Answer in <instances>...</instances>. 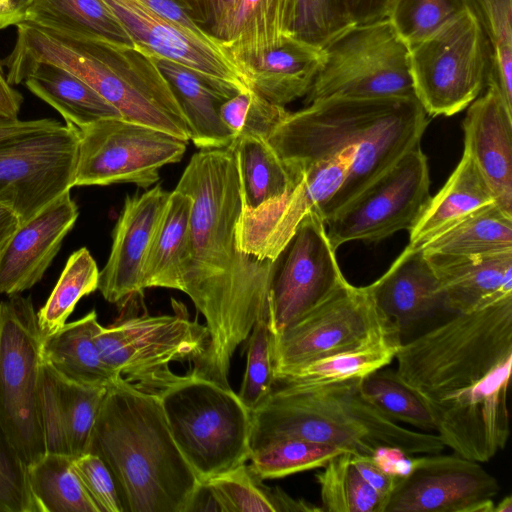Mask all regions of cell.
Segmentation results:
<instances>
[{
  "instance_id": "6da1fadb",
  "label": "cell",
  "mask_w": 512,
  "mask_h": 512,
  "mask_svg": "<svg viewBox=\"0 0 512 512\" xmlns=\"http://www.w3.org/2000/svg\"><path fill=\"white\" fill-rule=\"evenodd\" d=\"M175 189L193 199L181 291L204 316L208 330L205 350L193 361L192 370L230 387L231 359L237 347L269 312L276 262L238 247L243 202L233 144L199 149Z\"/></svg>"
},
{
  "instance_id": "7a4b0ae2",
  "label": "cell",
  "mask_w": 512,
  "mask_h": 512,
  "mask_svg": "<svg viewBox=\"0 0 512 512\" xmlns=\"http://www.w3.org/2000/svg\"><path fill=\"white\" fill-rule=\"evenodd\" d=\"M396 372L427 404L435 431L456 454L484 463L510 435L512 295L457 313L402 343Z\"/></svg>"
},
{
  "instance_id": "3957f363",
  "label": "cell",
  "mask_w": 512,
  "mask_h": 512,
  "mask_svg": "<svg viewBox=\"0 0 512 512\" xmlns=\"http://www.w3.org/2000/svg\"><path fill=\"white\" fill-rule=\"evenodd\" d=\"M429 118L415 96H331L288 113L267 141L293 177L343 151L355 160L338 192L319 212L324 221L420 145Z\"/></svg>"
},
{
  "instance_id": "277c9868",
  "label": "cell",
  "mask_w": 512,
  "mask_h": 512,
  "mask_svg": "<svg viewBox=\"0 0 512 512\" xmlns=\"http://www.w3.org/2000/svg\"><path fill=\"white\" fill-rule=\"evenodd\" d=\"M86 452L110 469L123 512H190L202 484L176 445L158 396L122 377L107 387Z\"/></svg>"
},
{
  "instance_id": "5b68a950",
  "label": "cell",
  "mask_w": 512,
  "mask_h": 512,
  "mask_svg": "<svg viewBox=\"0 0 512 512\" xmlns=\"http://www.w3.org/2000/svg\"><path fill=\"white\" fill-rule=\"evenodd\" d=\"M17 37L2 61L10 85L24 83L39 63L67 69L114 106L123 119L189 141L185 115L154 57L134 45L115 44L42 27L16 25Z\"/></svg>"
},
{
  "instance_id": "8992f818",
  "label": "cell",
  "mask_w": 512,
  "mask_h": 512,
  "mask_svg": "<svg viewBox=\"0 0 512 512\" xmlns=\"http://www.w3.org/2000/svg\"><path fill=\"white\" fill-rule=\"evenodd\" d=\"M359 380L313 386L273 384L251 410V453L285 438L370 456L381 446L398 447L410 455L444 449L437 433L414 431L383 415L363 396Z\"/></svg>"
},
{
  "instance_id": "52a82bcc",
  "label": "cell",
  "mask_w": 512,
  "mask_h": 512,
  "mask_svg": "<svg viewBox=\"0 0 512 512\" xmlns=\"http://www.w3.org/2000/svg\"><path fill=\"white\" fill-rule=\"evenodd\" d=\"M157 396L171 435L200 483L249 460L251 410L231 387L191 370Z\"/></svg>"
},
{
  "instance_id": "ba28073f",
  "label": "cell",
  "mask_w": 512,
  "mask_h": 512,
  "mask_svg": "<svg viewBox=\"0 0 512 512\" xmlns=\"http://www.w3.org/2000/svg\"><path fill=\"white\" fill-rule=\"evenodd\" d=\"M171 304L173 314L124 312L111 325L100 324L95 334L105 363L136 388L155 395L179 376L170 364L195 361L208 341L206 326L191 320L182 302L172 299Z\"/></svg>"
},
{
  "instance_id": "9c48e42d",
  "label": "cell",
  "mask_w": 512,
  "mask_h": 512,
  "mask_svg": "<svg viewBox=\"0 0 512 512\" xmlns=\"http://www.w3.org/2000/svg\"><path fill=\"white\" fill-rule=\"evenodd\" d=\"M491 68L487 38L467 9L409 46L414 95L428 116L466 109L487 86Z\"/></svg>"
},
{
  "instance_id": "30bf717a",
  "label": "cell",
  "mask_w": 512,
  "mask_h": 512,
  "mask_svg": "<svg viewBox=\"0 0 512 512\" xmlns=\"http://www.w3.org/2000/svg\"><path fill=\"white\" fill-rule=\"evenodd\" d=\"M323 64L305 104L331 96H415L409 46L387 17L352 24L323 47Z\"/></svg>"
},
{
  "instance_id": "8fae6325",
  "label": "cell",
  "mask_w": 512,
  "mask_h": 512,
  "mask_svg": "<svg viewBox=\"0 0 512 512\" xmlns=\"http://www.w3.org/2000/svg\"><path fill=\"white\" fill-rule=\"evenodd\" d=\"M42 342L30 297L18 294L0 301V425L27 466L46 454Z\"/></svg>"
},
{
  "instance_id": "7c38bea8",
  "label": "cell",
  "mask_w": 512,
  "mask_h": 512,
  "mask_svg": "<svg viewBox=\"0 0 512 512\" xmlns=\"http://www.w3.org/2000/svg\"><path fill=\"white\" fill-rule=\"evenodd\" d=\"M401 336L376 304L368 286L348 281L278 334H273L274 372L332 354Z\"/></svg>"
},
{
  "instance_id": "4fadbf2b",
  "label": "cell",
  "mask_w": 512,
  "mask_h": 512,
  "mask_svg": "<svg viewBox=\"0 0 512 512\" xmlns=\"http://www.w3.org/2000/svg\"><path fill=\"white\" fill-rule=\"evenodd\" d=\"M74 187L133 183L148 189L159 169L181 161L187 141L128 121L105 118L80 130Z\"/></svg>"
},
{
  "instance_id": "5bb4252c",
  "label": "cell",
  "mask_w": 512,
  "mask_h": 512,
  "mask_svg": "<svg viewBox=\"0 0 512 512\" xmlns=\"http://www.w3.org/2000/svg\"><path fill=\"white\" fill-rule=\"evenodd\" d=\"M429 166L421 145L325 219L331 245L350 241L378 243L398 231H410L427 206Z\"/></svg>"
},
{
  "instance_id": "9a60e30c",
  "label": "cell",
  "mask_w": 512,
  "mask_h": 512,
  "mask_svg": "<svg viewBox=\"0 0 512 512\" xmlns=\"http://www.w3.org/2000/svg\"><path fill=\"white\" fill-rule=\"evenodd\" d=\"M79 132L59 125L0 142V205L20 224L74 187Z\"/></svg>"
},
{
  "instance_id": "2e32d148",
  "label": "cell",
  "mask_w": 512,
  "mask_h": 512,
  "mask_svg": "<svg viewBox=\"0 0 512 512\" xmlns=\"http://www.w3.org/2000/svg\"><path fill=\"white\" fill-rule=\"evenodd\" d=\"M269 322L278 334L346 282L317 210L306 214L275 259Z\"/></svg>"
},
{
  "instance_id": "e0dca14e",
  "label": "cell",
  "mask_w": 512,
  "mask_h": 512,
  "mask_svg": "<svg viewBox=\"0 0 512 512\" xmlns=\"http://www.w3.org/2000/svg\"><path fill=\"white\" fill-rule=\"evenodd\" d=\"M498 480L481 463L458 454L412 457L384 512H493Z\"/></svg>"
},
{
  "instance_id": "ac0fdd59",
  "label": "cell",
  "mask_w": 512,
  "mask_h": 512,
  "mask_svg": "<svg viewBox=\"0 0 512 512\" xmlns=\"http://www.w3.org/2000/svg\"><path fill=\"white\" fill-rule=\"evenodd\" d=\"M355 160V152L343 151L319 160L302 172L297 185L281 198L254 210H242L237 225L241 251L259 259L275 260L302 218L318 212L338 192Z\"/></svg>"
},
{
  "instance_id": "d6986e66",
  "label": "cell",
  "mask_w": 512,
  "mask_h": 512,
  "mask_svg": "<svg viewBox=\"0 0 512 512\" xmlns=\"http://www.w3.org/2000/svg\"><path fill=\"white\" fill-rule=\"evenodd\" d=\"M131 41L153 57L181 64L209 81L250 89L220 49L165 19L138 0H102Z\"/></svg>"
},
{
  "instance_id": "ffe728a7",
  "label": "cell",
  "mask_w": 512,
  "mask_h": 512,
  "mask_svg": "<svg viewBox=\"0 0 512 512\" xmlns=\"http://www.w3.org/2000/svg\"><path fill=\"white\" fill-rule=\"evenodd\" d=\"M170 192L160 185L127 196L112 233L109 257L100 271L98 290L119 307L142 296V266Z\"/></svg>"
},
{
  "instance_id": "44dd1931",
  "label": "cell",
  "mask_w": 512,
  "mask_h": 512,
  "mask_svg": "<svg viewBox=\"0 0 512 512\" xmlns=\"http://www.w3.org/2000/svg\"><path fill=\"white\" fill-rule=\"evenodd\" d=\"M78 216L68 191L18 226L0 255V295L21 294L42 279Z\"/></svg>"
},
{
  "instance_id": "7402d4cb",
  "label": "cell",
  "mask_w": 512,
  "mask_h": 512,
  "mask_svg": "<svg viewBox=\"0 0 512 512\" xmlns=\"http://www.w3.org/2000/svg\"><path fill=\"white\" fill-rule=\"evenodd\" d=\"M486 87L467 107L464 149L490 187L495 204L512 215V108L494 81Z\"/></svg>"
},
{
  "instance_id": "603a6c76",
  "label": "cell",
  "mask_w": 512,
  "mask_h": 512,
  "mask_svg": "<svg viewBox=\"0 0 512 512\" xmlns=\"http://www.w3.org/2000/svg\"><path fill=\"white\" fill-rule=\"evenodd\" d=\"M368 288L400 333L447 311L438 279L421 248L408 244L388 270Z\"/></svg>"
},
{
  "instance_id": "cb8c5ba5",
  "label": "cell",
  "mask_w": 512,
  "mask_h": 512,
  "mask_svg": "<svg viewBox=\"0 0 512 512\" xmlns=\"http://www.w3.org/2000/svg\"><path fill=\"white\" fill-rule=\"evenodd\" d=\"M424 255L451 314L467 313L512 295V251L471 256Z\"/></svg>"
},
{
  "instance_id": "d4e9b609",
  "label": "cell",
  "mask_w": 512,
  "mask_h": 512,
  "mask_svg": "<svg viewBox=\"0 0 512 512\" xmlns=\"http://www.w3.org/2000/svg\"><path fill=\"white\" fill-rule=\"evenodd\" d=\"M323 59L322 47L290 36L279 47L236 68L251 90L285 107L306 96Z\"/></svg>"
},
{
  "instance_id": "484cf974",
  "label": "cell",
  "mask_w": 512,
  "mask_h": 512,
  "mask_svg": "<svg viewBox=\"0 0 512 512\" xmlns=\"http://www.w3.org/2000/svg\"><path fill=\"white\" fill-rule=\"evenodd\" d=\"M295 11L296 0H237L217 46L236 68L292 36Z\"/></svg>"
},
{
  "instance_id": "4316f807",
  "label": "cell",
  "mask_w": 512,
  "mask_h": 512,
  "mask_svg": "<svg viewBox=\"0 0 512 512\" xmlns=\"http://www.w3.org/2000/svg\"><path fill=\"white\" fill-rule=\"evenodd\" d=\"M154 60L185 115L194 145L199 149L232 145L236 137L221 122L218 109L241 90L209 81L176 62L159 57Z\"/></svg>"
},
{
  "instance_id": "83f0119b",
  "label": "cell",
  "mask_w": 512,
  "mask_h": 512,
  "mask_svg": "<svg viewBox=\"0 0 512 512\" xmlns=\"http://www.w3.org/2000/svg\"><path fill=\"white\" fill-rule=\"evenodd\" d=\"M492 203L495 199L490 187L464 149L446 183L431 196L417 223L409 231L408 244L421 248L456 222Z\"/></svg>"
},
{
  "instance_id": "f1b7e54d",
  "label": "cell",
  "mask_w": 512,
  "mask_h": 512,
  "mask_svg": "<svg viewBox=\"0 0 512 512\" xmlns=\"http://www.w3.org/2000/svg\"><path fill=\"white\" fill-rule=\"evenodd\" d=\"M100 323L95 310L65 323L43 339L42 359L61 377L93 386L108 387L119 377L103 360L95 342Z\"/></svg>"
},
{
  "instance_id": "f546056e",
  "label": "cell",
  "mask_w": 512,
  "mask_h": 512,
  "mask_svg": "<svg viewBox=\"0 0 512 512\" xmlns=\"http://www.w3.org/2000/svg\"><path fill=\"white\" fill-rule=\"evenodd\" d=\"M192 205L191 196L176 189L170 192L143 262V289L162 287L181 291Z\"/></svg>"
},
{
  "instance_id": "4dcf8cb0",
  "label": "cell",
  "mask_w": 512,
  "mask_h": 512,
  "mask_svg": "<svg viewBox=\"0 0 512 512\" xmlns=\"http://www.w3.org/2000/svg\"><path fill=\"white\" fill-rule=\"evenodd\" d=\"M28 90L54 108L67 125L80 130L105 118H122L120 112L92 87L65 68L39 63L24 81Z\"/></svg>"
},
{
  "instance_id": "1f68e13d",
  "label": "cell",
  "mask_w": 512,
  "mask_h": 512,
  "mask_svg": "<svg viewBox=\"0 0 512 512\" xmlns=\"http://www.w3.org/2000/svg\"><path fill=\"white\" fill-rule=\"evenodd\" d=\"M243 210L279 199L300 181L292 176L266 137L243 133L233 143Z\"/></svg>"
},
{
  "instance_id": "d6a6232c",
  "label": "cell",
  "mask_w": 512,
  "mask_h": 512,
  "mask_svg": "<svg viewBox=\"0 0 512 512\" xmlns=\"http://www.w3.org/2000/svg\"><path fill=\"white\" fill-rule=\"evenodd\" d=\"M21 22L115 44L134 45L102 0H32Z\"/></svg>"
},
{
  "instance_id": "836d02e7",
  "label": "cell",
  "mask_w": 512,
  "mask_h": 512,
  "mask_svg": "<svg viewBox=\"0 0 512 512\" xmlns=\"http://www.w3.org/2000/svg\"><path fill=\"white\" fill-rule=\"evenodd\" d=\"M402 343L401 336H393L362 348L276 371L273 384L313 386L361 379L389 365Z\"/></svg>"
},
{
  "instance_id": "e575fe53",
  "label": "cell",
  "mask_w": 512,
  "mask_h": 512,
  "mask_svg": "<svg viewBox=\"0 0 512 512\" xmlns=\"http://www.w3.org/2000/svg\"><path fill=\"white\" fill-rule=\"evenodd\" d=\"M425 254L458 256L512 251V215L495 203L483 206L426 242Z\"/></svg>"
},
{
  "instance_id": "d590c367",
  "label": "cell",
  "mask_w": 512,
  "mask_h": 512,
  "mask_svg": "<svg viewBox=\"0 0 512 512\" xmlns=\"http://www.w3.org/2000/svg\"><path fill=\"white\" fill-rule=\"evenodd\" d=\"M37 512H99L72 466V457L47 452L27 467Z\"/></svg>"
},
{
  "instance_id": "8d00e7d4",
  "label": "cell",
  "mask_w": 512,
  "mask_h": 512,
  "mask_svg": "<svg viewBox=\"0 0 512 512\" xmlns=\"http://www.w3.org/2000/svg\"><path fill=\"white\" fill-rule=\"evenodd\" d=\"M99 277L97 263L86 247L74 251L69 256L51 294L37 312L43 339L66 323L82 297L98 289Z\"/></svg>"
},
{
  "instance_id": "74e56055",
  "label": "cell",
  "mask_w": 512,
  "mask_h": 512,
  "mask_svg": "<svg viewBox=\"0 0 512 512\" xmlns=\"http://www.w3.org/2000/svg\"><path fill=\"white\" fill-rule=\"evenodd\" d=\"M352 453L334 456L315 474L322 511L384 512L387 500L361 477L352 462Z\"/></svg>"
},
{
  "instance_id": "f35d334b",
  "label": "cell",
  "mask_w": 512,
  "mask_h": 512,
  "mask_svg": "<svg viewBox=\"0 0 512 512\" xmlns=\"http://www.w3.org/2000/svg\"><path fill=\"white\" fill-rule=\"evenodd\" d=\"M363 396L383 415L424 431H435L431 412L424 400L407 384L396 370L385 367L359 380Z\"/></svg>"
},
{
  "instance_id": "ab89813d",
  "label": "cell",
  "mask_w": 512,
  "mask_h": 512,
  "mask_svg": "<svg viewBox=\"0 0 512 512\" xmlns=\"http://www.w3.org/2000/svg\"><path fill=\"white\" fill-rule=\"evenodd\" d=\"M476 19L491 50L492 68L488 79L499 87L512 108V0H463Z\"/></svg>"
},
{
  "instance_id": "60d3db41",
  "label": "cell",
  "mask_w": 512,
  "mask_h": 512,
  "mask_svg": "<svg viewBox=\"0 0 512 512\" xmlns=\"http://www.w3.org/2000/svg\"><path fill=\"white\" fill-rule=\"evenodd\" d=\"M343 448L298 438L273 441L253 451L250 468L262 480L282 478L292 474L322 468Z\"/></svg>"
},
{
  "instance_id": "b9f144b4",
  "label": "cell",
  "mask_w": 512,
  "mask_h": 512,
  "mask_svg": "<svg viewBox=\"0 0 512 512\" xmlns=\"http://www.w3.org/2000/svg\"><path fill=\"white\" fill-rule=\"evenodd\" d=\"M205 484L222 512H283L287 493L270 488L243 463Z\"/></svg>"
},
{
  "instance_id": "7bdbcfd3",
  "label": "cell",
  "mask_w": 512,
  "mask_h": 512,
  "mask_svg": "<svg viewBox=\"0 0 512 512\" xmlns=\"http://www.w3.org/2000/svg\"><path fill=\"white\" fill-rule=\"evenodd\" d=\"M56 376L65 418L70 455L74 458L87 451L91 433L107 387L73 382L61 377L57 373Z\"/></svg>"
},
{
  "instance_id": "ee69618b",
  "label": "cell",
  "mask_w": 512,
  "mask_h": 512,
  "mask_svg": "<svg viewBox=\"0 0 512 512\" xmlns=\"http://www.w3.org/2000/svg\"><path fill=\"white\" fill-rule=\"evenodd\" d=\"M464 9L463 0H388L385 17L411 46Z\"/></svg>"
},
{
  "instance_id": "f6af8a7d",
  "label": "cell",
  "mask_w": 512,
  "mask_h": 512,
  "mask_svg": "<svg viewBox=\"0 0 512 512\" xmlns=\"http://www.w3.org/2000/svg\"><path fill=\"white\" fill-rule=\"evenodd\" d=\"M272 342L268 312L256 321L248 336L246 370L238 396L249 410L255 409L273 387Z\"/></svg>"
},
{
  "instance_id": "bcb514c9",
  "label": "cell",
  "mask_w": 512,
  "mask_h": 512,
  "mask_svg": "<svg viewBox=\"0 0 512 512\" xmlns=\"http://www.w3.org/2000/svg\"><path fill=\"white\" fill-rule=\"evenodd\" d=\"M352 25L345 0H296L292 36L323 47Z\"/></svg>"
},
{
  "instance_id": "7dc6e473",
  "label": "cell",
  "mask_w": 512,
  "mask_h": 512,
  "mask_svg": "<svg viewBox=\"0 0 512 512\" xmlns=\"http://www.w3.org/2000/svg\"><path fill=\"white\" fill-rule=\"evenodd\" d=\"M27 467L0 425V512H37Z\"/></svg>"
},
{
  "instance_id": "c3c4849f",
  "label": "cell",
  "mask_w": 512,
  "mask_h": 512,
  "mask_svg": "<svg viewBox=\"0 0 512 512\" xmlns=\"http://www.w3.org/2000/svg\"><path fill=\"white\" fill-rule=\"evenodd\" d=\"M72 466L99 512H123L115 479L98 455L85 452L72 458Z\"/></svg>"
},
{
  "instance_id": "681fc988",
  "label": "cell",
  "mask_w": 512,
  "mask_h": 512,
  "mask_svg": "<svg viewBox=\"0 0 512 512\" xmlns=\"http://www.w3.org/2000/svg\"><path fill=\"white\" fill-rule=\"evenodd\" d=\"M40 409L46 453L71 456L57 376L54 370L44 361L41 373Z\"/></svg>"
},
{
  "instance_id": "f907efd6",
  "label": "cell",
  "mask_w": 512,
  "mask_h": 512,
  "mask_svg": "<svg viewBox=\"0 0 512 512\" xmlns=\"http://www.w3.org/2000/svg\"><path fill=\"white\" fill-rule=\"evenodd\" d=\"M174 1L194 25L217 46L237 0Z\"/></svg>"
},
{
  "instance_id": "816d5d0a",
  "label": "cell",
  "mask_w": 512,
  "mask_h": 512,
  "mask_svg": "<svg viewBox=\"0 0 512 512\" xmlns=\"http://www.w3.org/2000/svg\"><path fill=\"white\" fill-rule=\"evenodd\" d=\"M252 95L251 89L241 90L226 99L218 109L221 122L235 137L243 131Z\"/></svg>"
},
{
  "instance_id": "f5cc1de1",
  "label": "cell",
  "mask_w": 512,
  "mask_h": 512,
  "mask_svg": "<svg viewBox=\"0 0 512 512\" xmlns=\"http://www.w3.org/2000/svg\"><path fill=\"white\" fill-rule=\"evenodd\" d=\"M352 462L364 481L388 500L399 478L384 472L370 455L352 453Z\"/></svg>"
},
{
  "instance_id": "db71d44e",
  "label": "cell",
  "mask_w": 512,
  "mask_h": 512,
  "mask_svg": "<svg viewBox=\"0 0 512 512\" xmlns=\"http://www.w3.org/2000/svg\"><path fill=\"white\" fill-rule=\"evenodd\" d=\"M373 461L387 474L395 478L407 476L412 468L413 455L398 447L381 446L371 455Z\"/></svg>"
},
{
  "instance_id": "11a10c76",
  "label": "cell",
  "mask_w": 512,
  "mask_h": 512,
  "mask_svg": "<svg viewBox=\"0 0 512 512\" xmlns=\"http://www.w3.org/2000/svg\"><path fill=\"white\" fill-rule=\"evenodd\" d=\"M160 16L179 26L180 28L210 41L188 18L181 7L174 0H138ZM212 42V41H210ZM213 43V42H212ZM214 44V43H213Z\"/></svg>"
},
{
  "instance_id": "9f6ffc18",
  "label": "cell",
  "mask_w": 512,
  "mask_h": 512,
  "mask_svg": "<svg viewBox=\"0 0 512 512\" xmlns=\"http://www.w3.org/2000/svg\"><path fill=\"white\" fill-rule=\"evenodd\" d=\"M61 125L55 119L43 118L20 120L18 118L0 117V142L31 132L50 129Z\"/></svg>"
},
{
  "instance_id": "6f0895ef",
  "label": "cell",
  "mask_w": 512,
  "mask_h": 512,
  "mask_svg": "<svg viewBox=\"0 0 512 512\" xmlns=\"http://www.w3.org/2000/svg\"><path fill=\"white\" fill-rule=\"evenodd\" d=\"M352 24H361L385 17L388 0H345Z\"/></svg>"
},
{
  "instance_id": "680465c9",
  "label": "cell",
  "mask_w": 512,
  "mask_h": 512,
  "mask_svg": "<svg viewBox=\"0 0 512 512\" xmlns=\"http://www.w3.org/2000/svg\"><path fill=\"white\" fill-rule=\"evenodd\" d=\"M23 100L22 94L7 81L0 62V117L18 118Z\"/></svg>"
},
{
  "instance_id": "91938a15",
  "label": "cell",
  "mask_w": 512,
  "mask_h": 512,
  "mask_svg": "<svg viewBox=\"0 0 512 512\" xmlns=\"http://www.w3.org/2000/svg\"><path fill=\"white\" fill-rule=\"evenodd\" d=\"M19 225L20 222L16 215L8 208L0 205V255Z\"/></svg>"
},
{
  "instance_id": "94428289",
  "label": "cell",
  "mask_w": 512,
  "mask_h": 512,
  "mask_svg": "<svg viewBox=\"0 0 512 512\" xmlns=\"http://www.w3.org/2000/svg\"><path fill=\"white\" fill-rule=\"evenodd\" d=\"M19 23V15L11 1L0 0V29L16 26Z\"/></svg>"
},
{
  "instance_id": "6125c7cd",
  "label": "cell",
  "mask_w": 512,
  "mask_h": 512,
  "mask_svg": "<svg viewBox=\"0 0 512 512\" xmlns=\"http://www.w3.org/2000/svg\"><path fill=\"white\" fill-rule=\"evenodd\" d=\"M493 512H512L511 495L503 497L496 505L494 504Z\"/></svg>"
},
{
  "instance_id": "be15d7a7",
  "label": "cell",
  "mask_w": 512,
  "mask_h": 512,
  "mask_svg": "<svg viewBox=\"0 0 512 512\" xmlns=\"http://www.w3.org/2000/svg\"><path fill=\"white\" fill-rule=\"evenodd\" d=\"M10 1L13 4V6L15 7V9L19 15L20 22H21L22 18H23L24 11L28 7V5L32 2V0H10Z\"/></svg>"
}]
</instances>
